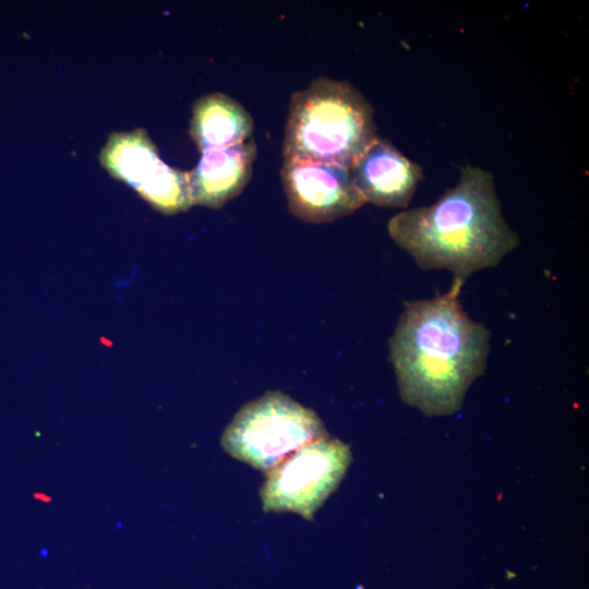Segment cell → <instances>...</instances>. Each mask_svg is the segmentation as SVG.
Listing matches in <instances>:
<instances>
[{"label": "cell", "instance_id": "8992f818", "mask_svg": "<svg viewBox=\"0 0 589 589\" xmlns=\"http://www.w3.org/2000/svg\"><path fill=\"white\" fill-rule=\"evenodd\" d=\"M280 179L289 212L306 223H330L365 204L342 165L283 159Z\"/></svg>", "mask_w": 589, "mask_h": 589}, {"label": "cell", "instance_id": "3957f363", "mask_svg": "<svg viewBox=\"0 0 589 589\" xmlns=\"http://www.w3.org/2000/svg\"><path fill=\"white\" fill-rule=\"evenodd\" d=\"M376 136L374 109L363 94L349 82L322 76L292 93L281 155L349 168Z\"/></svg>", "mask_w": 589, "mask_h": 589}, {"label": "cell", "instance_id": "277c9868", "mask_svg": "<svg viewBox=\"0 0 589 589\" xmlns=\"http://www.w3.org/2000/svg\"><path fill=\"white\" fill-rule=\"evenodd\" d=\"M327 434L313 410L280 390H268L241 407L220 442L230 456L266 472L292 452Z\"/></svg>", "mask_w": 589, "mask_h": 589}, {"label": "cell", "instance_id": "9c48e42d", "mask_svg": "<svg viewBox=\"0 0 589 589\" xmlns=\"http://www.w3.org/2000/svg\"><path fill=\"white\" fill-rule=\"evenodd\" d=\"M253 130L249 111L226 94L211 93L193 105L190 134L202 153L245 142L252 137Z\"/></svg>", "mask_w": 589, "mask_h": 589}, {"label": "cell", "instance_id": "7a4b0ae2", "mask_svg": "<svg viewBox=\"0 0 589 589\" xmlns=\"http://www.w3.org/2000/svg\"><path fill=\"white\" fill-rule=\"evenodd\" d=\"M387 231L421 269H446L462 285L520 243L503 216L492 172L476 166L461 168L434 203L393 216Z\"/></svg>", "mask_w": 589, "mask_h": 589}, {"label": "cell", "instance_id": "52a82bcc", "mask_svg": "<svg viewBox=\"0 0 589 589\" xmlns=\"http://www.w3.org/2000/svg\"><path fill=\"white\" fill-rule=\"evenodd\" d=\"M349 171L365 203L385 208L407 209L424 178L420 165L378 135L356 158Z\"/></svg>", "mask_w": 589, "mask_h": 589}, {"label": "cell", "instance_id": "ba28073f", "mask_svg": "<svg viewBox=\"0 0 589 589\" xmlns=\"http://www.w3.org/2000/svg\"><path fill=\"white\" fill-rule=\"evenodd\" d=\"M256 156L253 137L203 152L196 167L189 171L193 203L220 208L233 200L250 182Z\"/></svg>", "mask_w": 589, "mask_h": 589}, {"label": "cell", "instance_id": "5b68a950", "mask_svg": "<svg viewBox=\"0 0 589 589\" xmlns=\"http://www.w3.org/2000/svg\"><path fill=\"white\" fill-rule=\"evenodd\" d=\"M350 462L349 446L328 434L303 445L266 471L260 490L263 509L312 519Z\"/></svg>", "mask_w": 589, "mask_h": 589}, {"label": "cell", "instance_id": "8fae6325", "mask_svg": "<svg viewBox=\"0 0 589 589\" xmlns=\"http://www.w3.org/2000/svg\"><path fill=\"white\" fill-rule=\"evenodd\" d=\"M135 190L152 206L167 215L194 205L189 171L171 168L164 161Z\"/></svg>", "mask_w": 589, "mask_h": 589}, {"label": "cell", "instance_id": "6da1fadb", "mask_svg": "<svg viewBox=\"0 0 589 589\" xmlns=\"http://www.w3.org/2000/svg\"><path fill=\"white\" fill-rule=\"evenodd\" d=\"M462 287L406 301L388 339L401 399L428 417L458 411L488 363L491 334L465 311Z\"/></svg>", "mask_w": 589, "mask_h": 589}, {"label": "cell", "instance_id": "30bf717a", "mask_svg": "<svg viewBox=\"0 0 589 589\" xmlns=\"http://www.w3.org/2000/svg\"><path fill=\"white\" fill-rule=\"evenodd\" d=\"M100 161L112 177L136 189L163 160L147 133L137 129L112 134L101 149Z\"/></svg>", "mask_w": 589, "mask_h": 589}]
</instances>
